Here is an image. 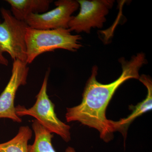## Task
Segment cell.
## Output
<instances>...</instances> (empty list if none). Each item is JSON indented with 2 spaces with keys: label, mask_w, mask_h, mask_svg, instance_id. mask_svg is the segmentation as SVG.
I'll return each mask as SVG.
<instances>
[{
  "label": "cell",
  "mask_w": 152,
  "mask_h": 152,
  "mask_svg": "<svg viewBox=\"0 0 152 152\" xmlns=\"http://www.w3.org/2000/svg\"><path fill=\"white\" fill-rule=\"evenodd\" d=\"M32 127L35 140L33 145H28V152H57L52 144L53 134L36 120L33 121Z\"/></svg>",
  "instance_id": "10"
},
{
  "label": "cell",
  "mask_w": 152,
  "mask_h": 152,
  "mask_svg": "<svg viewBox=\"0 0 152 152\" xmlns=\"http://www.w3.org/2000/svg\"><path fill=\"white\" fill-rule=\"evenodd\" d=\"M80 7V12L72 17L68 25L71 31L90 33L92 28H101L106 22L105 16L114 2L111 0L77 1Z\"/></svg>",
  "instance_id": "5"
},
{
  "label": "cell",
  "mask_w": 152,
  "mask_h": 152,
  "mask_svg": "<svg viewBox=\"0 0 152 152\" xmlns=\"http://www.w3.org/2000/svg\"><path fill=\"white\" fill-rule=\"evenodd\" d=\"M139 80L148 90V94L145 99L134 107L132 113L126 118L121 119L118 121H112V127L113 132L119 131L126 137L128 127L136 118L141 115L152 108V82L149 76L142 75Z\"/></svg>",
  "instance_id": "8"
},
{
  "label": "cell",
  "mask_w": 152,
  "mask_h": 152,
  "mask_svg": "<svg viewBox=\"0 0 152 152\" xmlns=\"http://www.w3.org/2000/svg\"><path fill=\"white\" fill-rule=\"evenodd\" d=\"M1 13L3 20L0 22V65L8 66V60L4 55L6 53L13 61L26 63V34L28 26L16 19L8 10L2 8Z\"/></svg>",
  "instance_id": "3"
},
{
  "label": "cell",
  "mask_w": 152,
  "mask_h": 152,
  "mask_svg": "<svg viewBox=\"0 0 152 152\" xmlns=\"http://www.w3.org/2000/svg\"><path fill=\"white\" fill-rule=\"evenodd\" d=\"M27 65L20 60L13 61L10 78L0 94V118L9 119L16 122H22L21 118L16 113L15 101L19 87L27 83L29 70Z\"/></svg>",
  "instance_id": "7"
},
{
  "label": "cell",
  "mask_w": 152,
  "mask_h": 152,
  "mask_svg": "<svg viewBox=\"0 0 152 152\" xmlns=\"http://www.w3.org/2000/svg\"><path fill=\"white\" fill-rule=\"evenodd\" d=\"M56 7L43 13L32 14L25 20L30 28L39 30L68 28L72 15L79 7L77 1L60 0L55 2Z\"/></svg>",
  "instance_id": "6"
},
{
  "label": "cell",
  "mask_w": 152,
  "mask_h": 152,
  "mask_svg": "<svg viewBox=\"0 0 152 152\" xmlns=\"http://www.w3.org/2000/svg\"><path fill=\"white\" fill-rule=\"evenodd\" d=\"M79 35H72L69 29L39 30L28 27L26 34V64H31L40 55L57 49L76 52L83 47Z\"/></svg>",
  "instance_id": "2"
},
{
  "label": "cell",
  "mask_w": 152,
  "mask_h": 152,
  "mask_svg": "<svg viewBox=\"0 0 152 152\" xmlns=\"http://www.w3.org/2000/svg\"><path fill=\"white\" fill-rule=\"evenodd\" d=\"M119 61L122 69L121 75L115 81L107 84H103L97 80L98 67L94 66L83 93L81 103L75 107L68 108L66 114L67 122L78 121L94 128L99 131L101 138L106 142L111 140L114 132L111 120L107 119L106 116L108 105L117 89L124 82L131 79H139V70L147 63L142 53L133 56L130 61L122 58Z\"/></svg>",
  "instance_id": "1"
},
{
  "label": "cell",
  "mask_w": 152,
  "mask_h": 152,
  "mask_svg": "<svg viewBox=\"0 0 152 152\" xmlns=\"http://www.w3.org/2000/svg\"><path fill=\"white\" fill-rule=\"evenodd\" d=\"M11 12L17 20L25 21L31 14L43 13L48 11L51 0H7Z\"/></svg>",
  "instance_id": "9"
},
{
  "label": "cell",
  "mask_w": 152,
  "mask_h": 152,
  "mask_svg": "<svg viewBox=\"0 0 152 152\" xmlns=\"http://www.w3.org/2000/svg\"><path fill=\"white\" fill-rule=\"evenodd\" d=\"M32 136V131L29 127H20L12 139L0 143V152H28V142Z\"/></svg>",
  "instance_id": "11"
},
{
  "label": "cell",
  "mask_w": 152,
  "mask_h": 152,
  "mask_svg": "<svg viewBox=\"0 0 152 152\" xmlns=\"http://www.w3.org/2000/svg\"><path fill=\"white\" fill-rule=\"evenodd\" d=\"M50 70H48L44 77L40 90L36 96L35 103L29 109L24 106L15 107L16 113L20 118L30 116L50 132L60 136L66 142L71 140L70 126L58 118L55 112V105L49 99L47 94Z\"/></svg>",
  "instance_id": "4"
},
{
  "label": "cell",
  "mask_w": 152,
  "mask_h": 152,
  "mask_svg": "<svg viewBox=\"0 0 152 152\" xmlns=\"http://www.w3.org/2000/svg\"><path fill=\"white\" fill-rule=\"evenodd\" d=\"M0 79H1V78H0Z\"/></svg>",
  "instance_id": "12"
}]
</instances>
